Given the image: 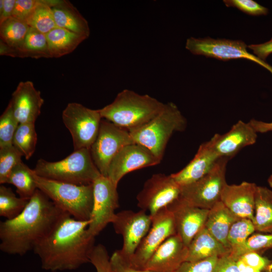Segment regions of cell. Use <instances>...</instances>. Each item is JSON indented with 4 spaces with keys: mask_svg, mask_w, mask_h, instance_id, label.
<instances>
[{
    "mask_svg": "<svg viewBox=\"0 0 272 272\" xmlns=\"http://www.w3.org/2000/svg\"><path fill=\"white\" fill-rule=\"evenodd\" d=\"M90 220H77L64 214L33 249L42 269L56 272L75 270L90 262L95 237L90 235Z\"/></svg>",
    "mask_w": 272,
    "mask_h": 272,
    "instance_id": "1",
    "label": "cell"
},
{
    "mask_svg": "<svg viewBox=\"0 0 272 272\" xmlns=\"http://www.w3.org/2000/svg\"><path fill=\"white\" fill-rule=\"evenodd\" d=\"M64 214L37 189L18 216L0 222V250L10 255H25Z\"/></svg>",
    "mask_w": 272,
    "mask_h": 272,
    "instance_id": "2",
    "label": "cell"
},
{
    "mask_svg": "<svg viewBox=\"0 0 272 272\" xmlns=\"http://www.w3.org/2000/svg\"><path fill=\"white\" fill-rule=\"evenodd\" d=\"M164 104L149 95L124 89L112 103L98 110L102 118L129 132L151 120Z\"/></svg>",
    "mask_w": 272,
    "mask_h": 272,
    "instance_id": "3",
    "label": "cell"
},
{
    "mask_svg": "<svg viewBox=\"0 0 272 272\" xmlns=\"http://www.w3.org/2000/svg\"><path fill=\"white\" fill-rule=\"evenodd\" d=\"M186 123L176 104L168 102L151 120L129 133L135 143L147 148L161 161L170 138L174 132L183 131Z\"/></svg>",
    "mask_w": 272,
    "mask_h": 272,
    "instance_id": "4",
    "label": "cell"
},
{
    "mask_svg": "<svg viewBox=\"0 0 272 272\" xmlns=\"http://www.w3.org/2000/svg\"><path fill=\"white\" fill-rule=\"evenodd\" d=\"M32 174L37 189L43 192L56 206L74 218L90 220L93 203V184L78 185L57 181Z\"/></svg>",
    "mask_w": 272,
    "mask_h": 272,
    "instance_id": "5",
    "label": "cell"
},
{
    "mask_svg": "<svg viewBox=\"0 0 272 272\" xmlns=\"http://www.w3.org/2000/svg\"><path fill=\"white\" fill-rule=\"evenodd\" d=\"M33 170L41 177L78 185L92 184L101 175L86 148L74 151L57 162L39 159Z\"/></svg>",
    "mask_w": 272,
    "mask_h": 272,
    "instance_id": "6",
    "label": "cell"
},
{
    "mask_svg": "<svg viewBox=\"0 0 272 272\" xmlns=\"http://www.w3.org/2000/svg\"><path fill=\"white\" fill-rule=\"evenodd\" d=\"M62 119L72 135L74 151L90 149L97 137L102 119L99 110L78 103H69L62 111Z\"/></svg>",
    "mask_w": 272,
    "mask_h": 272,
    "instance_id": "7",
    "label": "cell"
},
{
    "mask_svg": "<svg viewBox=\"0 0 272 272\" xmlns=\"http://www.w3.org/2000/svg\"><path fill=\"white\" fill-rule=\"evenodd\" d=\"M229 159L221 158L213 169L197 181L181 186L180 197L191 205L210 210L220 201L226 180V166Z\"/></svg>",
    "mask_w": 272,
    "mask_h": 272,
    "instance_id": "8",
    "label": "cell"
},
{
    "mask_svg": "<svg viewBox=\"0 0 272 272\" xmlns=\"http://www.w3.org/2000/svg\"><path fill=\"white\" fill-rule=\"evenodd\" d=\"M134 143L129 132L102 118L97 137L90 149L93 160L104 176L109 165L124 147Z\"/></svg>",
    "mask_w": 272,
    "mask_h": 272,
    "instance_id": "9",
    "label": "cell"
},
{
    "mask_svg": "<svg viewBox=\"0 0 272 272\" xmlns=\"http://www.w3.org/2000/svg\"><path fill=\"white\" fill-rule=\"evenodd\" d=\"M242 41L210 37L188 38L185 48L194 55H203L222 60L246 59L262 65L272 73V67L247 50Z\"/></svg>",
    "mask_w": 272,
    "mask_h": 272,
    "instance_id": "10",
    "label": "cell"
},
{
    "mask_svg": "<svg viewBox=\"0 0 272 272\" xmlns=\"http://www.w3.org/2000/svg\"><path fill=\"white\" fill-rule=\"evenodd\" d=\"M93 203L88 232L98 235L112 221L118 207L117 187L108 177L99 176L93 183Z\"/></svg>",
    "mask_w": 272,
    "mask_h": 272,
    "instance_id": "11",
    "label": "cell"
},
{
    "mask_svg": "<svg viewBox=\"0 0 272 272\" xmlns=\"http://www.w3.org/2000/svg\"><path fill=\"white\" fill-rule=\"evenodd\" d=\"M117 234L122 236L123 245L118 250L129 263L139 244L150 229L152 218L145 211L124 210L116 213L111 223Z\"/></svg>",
    "mask_w": 272,
    "mask_h": 272,
    "instance_id": "12",
    "label": "cell"
},
{
    "mask_svg": "<svg viewBox=\"0 0 272 272\" xmlns=\"http://www.w3.org/2000/svg\"><path fill=\"white\" fill-rule=\"evenodd\" d=\"M180 193L181 186L171 175L155 174L137 195L138 206L152 216L177 199Z\"/></svg>",
    "mask_w": 272,
    "mask_h": 272,
    "instance_id": "13",
    "label": "cell"
},
{
    "mask_svg": "<svg viewBox=\"0 0 272 272\" xmlns=\"http://www.w3.org/2000/svg\"><path fill=\"white\" fill-rule=\"evenodd\" d=\"M150 229L132 257L129 263L138 269H144L157 249L169 237L176 234L174 218L167 207L151 216Z\"/></svg>",
    "mask_w": 272,
    "mask_h": 272,
    "instance_id": "14",
    "label": "cell"
},
{
    "mask_svg": "<svg viewBox=\"0 0 272 272\" xmlns=\"http://www.w3.org/2000/svg\"><path fill=\"white\" fill-rule=\"evenodd\" d=\"M160 162L147 148L133 143L124 147L114 157L109 165L107 177L117 186L126 174L156 165Z\"/></svg>",
    "mask_w": 272,
    "mask_h": 272,
    "instance_id": "15",
    "label": "cell"
},
{
    "mask_svg": "<svg viewBox=\"0 0 272 272\" xmlns=\"http://www.w3.org/2000/svg\"><path fill=\"white\" fill-rule=\"evenodd\" d=\"M167 207L173 215L176 233L188 247L205 226L209 210L193 206L180 196Z\"/></svg>",
    "mask_w": 272,
    "mask_h": 272,
    "instance_id": "16",
    "label": "cell"
},
{
    "mask_svg": "<svg viewBox=\"0 0 272 272\" xmlns=\"http://www.w3.org/2000/svg\"><path fill=\"white\" fill-rule=\"evenodd\" d=\"M188 256V247L176 233L167 238L154 252L144 269L153 272H174Z\"/></svg>",
    "mask_w": 272,
    "mask_h": 272,
    "instance_id": "17",
    "label": "cell"
},
{
    "mask_svg": "<svg viewBox=\"0 0 272 272\" xmlns=\"http://www.w3.org/2000/svg\"><path fill=\"white\" fill-rule=\"evenodd\" d=\"M257 138V132L249 122L239 120L229 131L215 134L210 140L219 157L230 160L243 148L253 145Z\"/></svg>",
    "mask_w": 272,
    "mask_h": 272,
    "instance_id": "18",
    "label": "cell"
},
{
    "mask_svg": "<svg viewBox=\"0 0 272 272\" xmlns=\"http://www.w3.org/2000/svg\"><path fill=\"white\" fill-rule=\"evenodd\" d=\"M14 115L20 123H35L40 114L44 100L32 82H20L10 100Z\"/></svg>",
    "mask_w": 272,
    "mask_h": 272,
    "instance_id": "19",
    "label": "cell"
},
{
    "mask_svg": "<svg viewBox=\"0 0 272 272\" xmlns=\"http://www.w3.org/2000/svg\"><path fill=\"white\" fill-rule=\"evenodd\" d=\"M257 186L246 181L239 184L227 183L221 193L220 200L239 218L253 221Z\"/></svg>",
    "mask_w": 272,
    "mask_h": 272,
    "instance_id": "20",
    "label": "cell"
},
{
    "mask_svg": "<svg viewBox=\"0 0 272 272\" xmlns=\"http://www.w3.org/2000/svg\"><path fill=\"white\" fill-rule=\"evenodd\" d=\"M221 158L210 140L200 145L194 158L185 167L171 175L180 186L189 184L209 173Z\"/></svg>",
    "mask_w": 272,
    "mask_h": 272,
    "instance_id": "21",
    "label": "cell"
},
{
    "mask_svg": "<svg viewBox=\"0 0 272 272\" xmlns=\"http://www.w3.org/2000/svg\"><path fill=\"white\" fill-rule=\"evenodd\" d=\"M56 27L65 29L88 38L90 30L87 20L68 1L49 0Z\"/></svg>",
    "mask_w": 272,
    "mask_h": 272,
    "instance_id": "22",
    "label": "cell"
},
{
    "mask_svg": "<svg viewBox=\"0 0 272 272\" xmlns=\"http://www.w3.org/2000/svg\"><path fill=\"white\" fill-rule=\"evenodd\" d=\"M230 253L205 227L195 235L188 246L187 261H197L213 256L222 257Z\"/></svg>",
    "mask_w": 272,
    "mask_h": 272,
    "instance_id": "23",
    "label": "cell"
},
{
    "mask_svg": "<svg viewBox=\"0 0 272 272\" xmlns=\"http://www.w3.org/2000/svg\"><path fill=\"white\" fill-rule=\"evenodd\" d=\"M240 219L220 200L209 210L205 227L225 247L230 250L227 240L228 233L233 224Z\"/></svg>",
    "mask_w": 272,
    "mask_h": 272,
    "instance_id": "24",
    "label": "cell"
},
{
    "mask_svg": "<svg viewBox=\"0 0 272 272\" xmlns=\"http://www.w3.org/2000/svg\"><path fill=\"white\" fill-rule=\"evenodd\" d=\"M30 27L25 21L11 17L0 24V55L11 56L22 46Z\"/></svg>",
    "mask_w": 272,
    "mask_h": 272,
    "instance_id": "25",
    "label": "cell"
},
{
    "mask_svg": "<svg viewBox=\"0 0 272 272\" xmlns=\"http://www.w3.org/2000/svg\"><path fill=\"white\" fill-rule=\"evenodd\" d=\"M52 58H59L72 52L87 38L68 30L55 27L46 34Z\"/></svg>",
    "mask_w": 272,
    "mask_h": 272,
    "instance_id": "26",
    "label": "cell"
},
{
    "mask_svg": "<svg viewBox=\"0 0 272 272\" xmlns=\"http://www.w3.org/2000/svg\"><path fill=\"white\" fill-rule=\"evenodd\" d=\"M252 222L255 231L272 233V191L266 187L257 186Z\"/></svg>",
    "mask_w": 272,
    "mask_h": 272,
    "instance_id": "27",
    "label": "cell"
},
{
    "mask_svg": "<svg viewBox=\"0 0 272 272\" xmlns=\"http://www.w3.org/2000/svg\"><path fill=\"white\" fill-rule=\"evenodd\" d=\"M11 57L52 58L46 34L30 27L22 46L13 51Z\"/></svg>",
    "mask_w": 272,
    "mask_h": 272,
    "instance_id": "28",
    "label": "cell"
},
{
    "mask_svg": "<svg viewBox=\"0 0 272 272\" xmlns=\"http://www.w3.org/2000/svg\"><path fill=\"white\" fill-rule=\"evenodd\" d=\"M254 231V224L250 219L240 218L233 224L227 238L231 256L237 260L244 253L246 242Z\"/></svg>",
    "mask_w": 272,
    "mask_h": 272,
    "instance_id": "29",
    "label": "cell"
},
{
    "mask_svg": "<svg viewBox=\"0 0 272 272\" xmlns=\"http://www.w3.org/2000/svg\"><path fill=\"white\" fill-rule=\"evenodd\" d=\"M32 170L22 161L12 169L6 180V183L16 187L20 197L30 199L37 189Z\"/></svg>",
    "mask_w": 272,
    "mask_h": 272,
    "instance_id": "30",
    "label": "cell"
},
{
    "mask_svg": "<svg viewBox=\"0 0 272 272\" xmlns=\"http://www.w3.org/2000/svg\"><path fill=\"white\" fill-rule=\"evenodd\" d=\"M26 22L30 28L45 34L56 27L52 8L46 0H38Z\"/></svg>",
    "mask_w": 272,
    "mask_h": 272,
    "instance_id": "31",
    "label": "cell"
},
{
    "mask_svg": "<svg viewBox=\"0 0 272 272\" xmlns=\"http://www.w3.org/2000/svg\"><path fill=\"white\" fill-rule=\"evenodd\" d=\"M37 141L35 123H20L13 140V145L28 160L33 154Z\"/></svg>",
    "mask_w": 272,
    "mask_h": 272,
    "instance_id": "32",
    "label": "cell"
},
{
    "mask_svg": "<svg viewBox=\"0 0 272 272\" xmlns=\"http://www.w3.org/2000/svg\"><path fill=\"white\" fill-rule=\"evenodd\" d=\"M30 199L17 197L12 189L3 184L0 186V216L12 219L24 209Z\"/></svg>",
    "mask_w": 272,
    "mask_h": 272,
    "instance_id": "33",
    "label": "cell"
},
{
    "mask_svg": "<svg viewBox=\"0 0 272 272\" xmlns=\"http://www.w3.org/2000/svg\"><path fill=\"white\" fill-rule=\"evenodd\" d=\"M22 154L13 145L0 147V183H6L12 169L22 162Z\"/></svg>",
    "mask_w": 272,
    "mask_h": 272,
    "instance_id": "34",
    "label": "cell"
},
{
    "mask_svg": "<svg viewBox=\"0 0 272 272\" xmlns=\"http://www.w3.org/2000/svg\"><path fill=\"white\" fill-rule=\"evenodd\" d=\"M19 124L9 102L0 117V147L13 145V140Z\"/></svg>",
    "mask_w": 272,
    "mask_h": 272,
    "instance_id": "35",
    "label": "cell"
},
{
    "mask_svg": "<svg viewBox=\"0 0 272 272\" xmlns=\"http://www.w3.org/2000/svg\"><path fill=\"white\" fill-rule=\"evenodd\" d=\"M110 257L105 247L101 244L95 245L90 254V262L96 268V272H113Z\"/></svg>",
    "mask_w": 272,
    "mask_h": 272,
    "instance_id": "36",
    "label": "cell"
},
{
    "mask_svg": "<svg viewBox=\"0 0 272 272\" xmlns=\"http://www.w3.org/2000/svg\"><path fill=\"white\" fill-rule=\"evenodd\" d=\"M269 249H272V233H257L247 239L243 254L251 251L259 253Z\"/></svg>",
    "mask_w": 272,
    "mask_h": 272,
    "instance_id": "37",
    "label": "cell"
},
{
    "mask_svg": "<svg viewBox=\"0 0 272 272\" xmlns=\"http://www.w3.org/2000/svg\"><path fill=\"white\" fill-rule=\"evenodd\" d=\"M228 7L236 8L241 11L252 16L265 15L268 9L252 0H224Z\"/></svg>",
    "mask_w": 272,
    "mask_h": 272,
    "instance_id": "38",
    "label": "cell"
},
{
    "mask_svg": "<svg viewBox=\"0 0 272 272\" xmlns=\"http://www.w3.org/2000/svg\"><path fill=\"white\" fill-rule=\"evenodd\" d=\"M219 257L213 256L197 261H185L174 272H212Z\"/></svg>",
    "mask_w": 272,
    "mask_h": 272,
    "instance_id": "39",
    "label": "cell"
},
{
    "mask_svg": "<svg viewBox=\"0 0 272 272\" xmlns=\"http://www.w3.org/2000/svg\"><path fill=\"white\" fill-rule=\"evenodd\" d=\"M238 259L261 272H272V260L262 256L257 252L245 253Z\"/></svg>",
    "mask_w": 272,
    "mask_h": 272,
    "instance_id": "40",
    "label": "cell"
},
{
    "mask_svg": "<svg viewBox=\"0 0 272 272\" xmlns=\"http://www.w3.org/2000/svg\"><path fill=\"white\" fill-rule=\"evenodd\" d=\"M113 272H153L144 269L133 267L121 255L118 250L115 251L110 258Z\"/></svg>",
    "mask_w": 272,
    "mask_h": 272,
    "instance_id": "41",
    "label": "cell"
},
{
    "mask_svg": "<svg viewBox=\"0 0 272 272\" xmlns=\"http://www.w3.org/2000/svg\"><path fill=\"white\" fill-rule=\"evenodd\" d=\"M38 2V0H16L12 17L25 21Z\"/></svg>",
    "mask_w": 272,
    "mask_h": 272,
    "instance_id": "42",
    "label": "cell"
},
{
    "mask_svg": "<svg viewBox=\"0 0 272 272\" xmlns=\"http://www.w3.org/2000/svg\"><path fill=\"white\" fill-rule=\"evenodd\" d=\"M236 260L230 254L220 257L212 272H240Z\"/></svg>",
    "mask_w": 272,
    "mask_h": 272,
    "instance_id": "43",
    "label": "cell"
},
{
    "mask_svg": "<svg viewBox=\"0 0 272 272\" xmlns=\"http://www.w3.org/2000/svg\"><path fill=\"white\" fill-rule=\"evenodd\" d=\"M248 48L252 50L254 55L264 61L267 56L272 53V38L264 43L251 44Z\"/></svg>",
    "mask_w": 272,
    "mask_h": 272,
    "instance_id": "44",
    "label": "cell"
},
{
    "mask_svg": "<svg viewBox=\"0 0 272 272\" xmlns=\"http://www.w3.org/2000/svg\"><path fill=\"white\" fill-rule=\"evenodd\" d=\"M16 1H0V24L12 17Z\"/></svg>",
    "mask_w": 272,
    "mask_h": 272,
    "instance_id": "45",
    "label": "cell"
},
{
    "mask_svg": "<svg viewBox=\"0 0 272 272\" xmlns=\"http://www.w3.org/2000/svg\"><path fill=\"white\" fill-rule=\"evenodd\" d=\"M249 123L257 133L272 131V122H265L252 119L249 121Z\"/></svg>",
    "mask_w": 272,
    "mask_h": 272,
    "instance_id": "46",
    "label": "cell"
},
{
    "mask_svg": "<svg viewBox=\"0 0 272 272\" xmlns=\"http://www.w3.org/2000/svg\"><path fill=\"white\" fill-rule=\"evenodd\" d=\"M236 262L240 272H261L248 265L239 259H238L236 260Z\"/></svg>",
    "mask_w": 272,
    "mask_h": 272,
    "instance_id": "47",
    "label": "cell"
},
{
    "mask_svg": "<svg viewBox=\"0 0 272 272\" xmlns=\"http://www.w3.org/2000/svg\"><path fill=\"white\" fill-rule=\"evenodd\" d=\"M267 182L269 186L272 188V174L268 178Z\"/></svg>",
    "mask_w": 272,
    "mask_h": 272,
    "instance_id": "48",
    "label": "cell"
}]
</instances>
